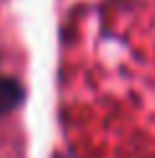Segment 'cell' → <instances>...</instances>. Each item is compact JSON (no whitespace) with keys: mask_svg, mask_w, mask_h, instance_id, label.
Wrapping results in <instances>:
<instances>
[{"mask_svg":"<svg viewBox=\"0 0 155 158\" xmlns=\"http://www.w3.org/2000/svg\"><path fill=\"white\" fill-rule=\"evenodd\" d=\"M23 98V88L18 81H13V78H5L0 75V117L5 114V111L16 109L18 104H21Z\"/></svg>","mask_w":155,"mask_h":158,"instance_id":"obj_1","label":"cell"}]
</instances>
